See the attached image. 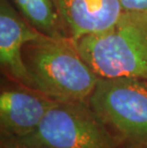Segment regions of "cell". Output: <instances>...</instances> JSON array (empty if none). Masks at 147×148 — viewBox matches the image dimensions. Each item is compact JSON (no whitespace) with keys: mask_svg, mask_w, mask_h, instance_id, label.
<instances>
[{"mask_svg":"<svg viewBox=\"0 0 147 148\" xmlns=\"http://www.w3.org/2000/svg\"><path fill=\"white\" fill-rule=\"evenodd\" d=\"M18 140L36 148H120L87 101H57L32 134Z\"/></svg>","mask_w":147,"mask_h":148,"instance_id":"277c9868","label":"cell"},{"mask_svg":"<svg viewBox=\"0 0 147 148\" xmlns=\"http://www.w3.org/2000/svg\"><path fill=\"white\" fill-rule=\"evenodd\" d=\"M0 148H36L24 143L18 138L10 136L0 135Z\"/></svg>","mask_w":147,"mask_h":148,"instance_id":"30bf717a","label":"cell"},{"mask_svg":"<svg viewBox=\"0 0 147 148\" xmlns=\"http://www.w3.org/2000/svg\"><path fill=\"white\" fill-rule=\"evenodd\" d=\"M123 12L147 14V0H118Z\"/></svg>","mask_w":147,"mask_h":148,"instance_id":"9c48e42d","label":"cell"},{"mask_svg":"<svg viewBox=\"0 0 147 148\" xmlns=\"http://www.w3.org/2000/svg\"><path fill=\"white\" fill-rule=\"evenodd\" d=\"M22 17L41 34L54 38L69 37L53 0H10Z\"/></svg>","mask_w":147,"mask_h":148,"instance_id":"ba28073f","label":"cell"},{"mask_svg":"<svg viewBox=\"0 0 147 148\" xmlns=\"http://www.w3.org/2000/svg\"><path fill=\"white\" fill-rule=\"evenodd\" d=\"M14 83L1 87L0 135L21 138L38 127L57 100L38 90Z\"/></svg>","mask_w":147,"mask_h":148,"instance_id":"5b68a950","label":"cell"},{"mask_svg":"<svg viewBox=\"0 0 147 148\" xmlns=\"http://www.w3.org/2000/svg\"><path fill=\"white\" fill-rule=\"evenodd\" d=\"M77 51L99 78L147 79V14L123 12L114 26L83 36Z\"/></svg>","mask_w":147,"mask_h":148,"instance_id":"7a4b0ae2","label":"cell"},{"mask_svg":"<svg viewBox=\"0 0 147 148\" xmlns=\"http://www.w3.org/2000/svg\"><path fill=\"white\" fill-rule=\"evenodd\" d=\"M44 36L24 19L10 0H0V65L12 82L37 90L25 65L23 48Z\"/></svg>","mask_w":147,"mask_h":148,"instance_id":"8992f818","label":"cell"},{"mask_svg":"<svg viewBox=\"0 0 147 148\" xmlns=\"http://www.w3.org/2000/svg\"><path fill=\"white\" fill-rule=\"evenodd\" d=\"M87 102L120 148H147V79L99 78Z\"/></svg>","mask_w":147,"mask_h":148,"instance_id":"3957f363","label":"cell"},{"mask_svg":"<svg viewBox=\"0 0 147 148\" xmlns=\"http://www.w3.org/2000/svg\"><path fill=\"white\" fill-rule=\"evenodd\" d=\"M23 58L36 89L57 101H88L99 79L69 37L27 43Z\"/></svg>","mask_w":147,"mask_h":148,"instance_id":"6da1fadb","label":"cell"},{"mask_svg":"<svg viewBox=\"0 0 147 148\" xmlns=\"http://www.w3.org/2000/svg\"><path fill=\"white\" fill-rule=\"evenodd\" d=\"M69 38L108 30L123 12L118 0H53Z\"/></svg>","mask_w":147,"mask_h":148,"instance_id":"52a82bcc","label":"cell"}]
</instances>
